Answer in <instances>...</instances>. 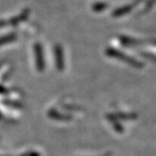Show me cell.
Masks as SVG:
<instances>
[{
  "label": "cell",
  "mask_w": 156,
  "mask_h": 156,
  "mask_svg": "<svg viewBox=\"0 0 156 156\" xmlns=\"http://www.w3.org/2000/svg\"><path fill=\"white\" fill-rule=\"evenodd\" d=\"M15 39V35H6L0 38V46L5 44L6 42H9V41H12Z\"/></svg>",
  "instance_id": "obj_1"
},
{
  "label": "cell",
  "mask_w": 156,
  "mask_h": 156,
  "mask_svg": "<svg viewBox=\"0 0 156 156\" xmlns=\"http://www.w3.org/2000/svg\"><path fill=\"white\" fill-rule=\"evenodd\" d=\"M7 92V90H5L4 87H0V93H6Z\"/></svg>",
  "instance_id": "obj_2"
}]
</instances>
